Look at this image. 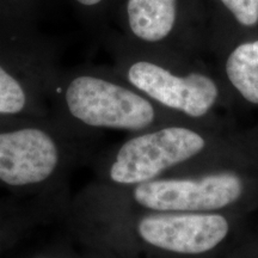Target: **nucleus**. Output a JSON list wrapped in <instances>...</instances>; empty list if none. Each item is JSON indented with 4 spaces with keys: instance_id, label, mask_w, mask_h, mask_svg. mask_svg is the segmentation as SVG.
I'll return each instance as SVG.
<instances>
[{
    "instance_id": "1",
    "label": "nucleus",
    "mask_w": 258,
    "mask_h": 258,
    "mask_svg": "<svg viewBox=\"0 0 258 258\" xmlns=\"http://www.w3.org/2000/svg\"><path fill=\"white\" fill-rule=\"evenodd\" d=\"M51 116L84 137L97 129L139 133L156 124L158 105L116 71L61 67L51 95Z\"/></svg>"
},
{
    "instance_id": "2",
    "label": "nucleus",
    "mask_w": 258,
    "mask_h": 258,
    "mask_svg": "<svg viewBox=\"0 0 258 258\" xmlns=\"http://www.w3.org/2000/svg\"><path fill=\"white\" fill-rule=\"evenodd\" d=\"M85 137L53 116L0 123V188L16 194L55 190L84 157Z\"/></svg>"
},
{
    "instance_id": "3",
    "label": "nucleus",
    "mask_w": 258,
    "mask_h": 258,
    "mask_svg": "<svg viewBox=\"0 0 258 258\" xmlns=\"http://www.w3.org/2000/svg\"><path fill=\"white\" fill-rule=\"evenodd\" d=\"M60 70L56 48L35 24L0 17V123L50 117Z\"/></svg>"
},
{
    "instance_id": "4",
    "label": "nucleus",
    "mask_w": 258,
    "mask_h": 258,
    "mask_svg": "<svg viewBox=\"0 0 258 258\" xmlns=\"http://www.w3.org/2000/svg\"><path fill=\"white\" fill-rule=\"evenodd\" d=\"M112 47L117 51L116 72L158 106L199 118L217 103L219 86L207 74L173 72L152 51L129 46L117 36Z\"/></svg>"
},
{
    "instance_id": "5",
    "label": "nucleus",
    "mask_w": 258,
    "mask_h": 258,
    "mask_svg": "<svg viewBox=\"0 0 258 258\" xmlns=\"http://www.w3.org/2000/svg\"><path fill=\"white\" fill-rule=\"evenodd\" d=\"M206 140L192 129L167 125L139 132L115 148L99 165L103 180L111 186H132L159 178L163 172L205 150Z\"/></svg>"
},
{
    "instance_id": "6",
    "label": "nucleus",
    "mask_w": 258,
    "mask_h": 258,
    "mask_svg": "<svg viewBox=\"0 0 258 258\" xmlns=\"http://www.w3.org/2000/svg\"><path fill=\"white\" fill-rule=\"evenodd\" d=\"M129 205L144 213L212 212L241 198L244 182L234 172H218L199 178H156L132 186Z\"/></svg>"
},
{
    "instance_id": "7",
    "label": "nucleus",
    "mask_w": 258,
    "mask_h": 258,
    "mask_svg": "<svg viewBox=\"0 0 258 258\" xmlns=\"http://www.w3.org/2000/svg\"><path fill=\"white\" fill-rule=\"evenodd\" d=\"M124 221V220H123ZM131 232L148 246L175 253L199 254L217 247L230 232L221 214L196 212L141 213L128 218Z\"/></svg>"
},
{
    "instance_id": "8",
    "label": "nucleus",
    "mask_w": 258,
    "mask_h": 258,
    "mask_svg": "<svg viewBox=\"0 0 258 258\" xmlns=\"http://www.w3.org/2000/svg\"><path fill=\"white\" fill-rule=\"evenodd\" d=\"M195 4L196 0H117L111 17L121 29V41L156 51L190 22Z\"/></svg>"
},
{
    "instance_id": "9",
    "label": "nucleus",
    "mask_w": 258,
    "mask_h": 258,
    "mask_svg": "<svg viewBox=\"0 0 258 258\" xmlns=\"http://www.w3.org/2000/svg\"><path fill=\"white\" fill-rule=\"evenodd\" d=\"M225 73L245 101L258 105V37L241 41L230 51Z\"/></svg>"
},
{
    "instance_id": "10",
    "label": "nucleus",
    "mask_w": 258,
    "mask_h": 258,
    "mask_svg": "<svg viewBox=\"0 0 258 258\" xmlns=\"http://www.w3.org/2000/svg\"><path fill=\"white\" fill-rule=\"evenodd\" d=\"M231 22L244 30L258 28V0H213Z\"/></svg>"
},
{
    "instance_id": "11",
    "label": "nucleus",
    "mask_w": 258,
    "mask_h": 258,
    "mask_svg": "<svg viewBox=\"0 0 258 258\" xmlns=\"http://www.w3.org/2000/svg\"><path fill=\"white\" fill-rule=\"evenodd\" d=\"M44 0H0V17L35 24Z\"/></svg>"
},
{
    "instance_id": "12",
    "label": "nucleus",
    "mask_w": 258,
    "mask_h": 258,
    "mask_svg": "<svg viewBox=\"0 0 258 258\" xmlns=\"http://www.w3.org/2000/svg\"><path fill=\"white\" fill-rule=\"evenodd\" d=\"M78 15L89 23H99L111 17L117 0H70Z\"/></svg>"
},
{
    "instance_id": "13",
    "label": "nucleus",
    "mask_w": 258,
    "mask_h": 258,
    "mask_svg": "<svg viewBox=\"0 0 258 258\" xmlns=\"http://www.w3.org/2000/svg\"><path fill=\"white\" fill-rule=\"evenodd\" d=\"M31 220L24 213L16 209L0 206V244L22 230L25 225H30Z\"/></svg>"
},
{
    "instance_id": "14",
    "label": "nucleus",
    "mask_w": 258,
    "mask_h": 258,
    "mask_svg": "<svg viewBox=\"0 0 258 258\" xmlns=\"http://www.w3.org/2000/svg\"><path fill=\"white\" fill-rule=\"evenodd\" d=\"M37 258H51V257H37Z\"/></svg>"
}]
</instances>
